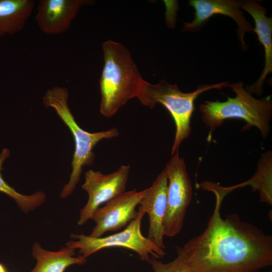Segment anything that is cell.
<instances>
[{
    "label": "cell",
    "instance_id": "cell-5",
    "mask_svg": "<svg viewBox=\"0 0 272 272\" xmlns=\"http://www.w3.org/2000/svg\"><path fill=\"white\" fill-rule=\"evenodd\" d=\"M228 82L202 85L195 91L183 93L176 85L161 80L156 84L144 80L137 98L145 106L151 108L161 104L169 111L175 124V134L171 154L179 148L191 132V118L194 111V101L203 92L211 89H221L229 86Z\"/></svg>",
    "mask_w": 272,
    "mask_h": 272
},
{
    "label": "cell",
    "instance_id": "cell-8",
    "mask_svg": "<svg viewBox=\"0 0 272 272\" xmlns=\"http://www.w3.org/2000/svg\"><path fill=\"white\" fill-rule=\"evenodd\" d=\"M130 165H121L111 173L90 169L85 173V181L82 187L88 194L86 205L81 210L78 224L82 226L92 219L94 213L102 204L125 192L129 177Z\"/></svg>",
    "mask_w": 272,
    "mask_h": 272
},
{
    "label": "cell",
    "instance_id": "cell-14",
    "mask_svg": "<svg viewBox=\"0 0 272 272\" xmlns=\"http://www.w3.org/2000/svg\"><path fill=\"white\" fill-rule=\"evenodd\" d=\"M75 249L66 246L58 251L42 248L38 243L33 246L32 255L36 260L35 267L30 272H64L73 264L82 265L87 260L80 255L75 257Z\"/></svg>",
    "mask_w": 272,
    "mask_h": 272
},
{
    "label": "cell",
    "instance_id": "cell-11",
    "mask_svg": "<svg viewBox=\"0 0 272 272\" xmlns=\"http://www.w3.org/2000/svg\"><path fill=\"white\" fill-rule=\"evenodd\" d=\"M168 179L165 168L158 175L152 185L147 188L139 206L149 216L147 238L160 248L164 250V221L167 207Z\"/></svg>",
    "mask_w": 272,
    "mask_h": 272
},
{
    "label": "cell",
    "instance_id": "cell-10",
    "mask_svg": "<svg viewBox=\"0 0 272 272\" xmlns=\"http://www.w3.org/2000/svg\"><path fill=\"white\" fill-rule=\"evenodd\" d=\"M243 2L233 0H190L189 5L194 9L193 20L186 22L183 27L185 31L200 30L209 19L215 15L228 16L238 26V35L242 46L246 47L244 41L246 33L253 31L251 24L246 20L241 7Z\"/></svg>",
    "mask_w": 272,
    "mask_h": 272
},
{
    "label": "cell",
    "instance_id": "cell-18",
    "mask_svg": "<svg viewBox=\"0 0 272 272\" xmlns=\"http://www.w3.org/2000/svg\"><path fill=\"white\" fill-rule=\"evenodd\" d=\"M0 272H8L6 266L2 263H0Z\"/></svg>",
    "mask_w": 272,
    "mask_h": 272
},
{
    "label": "cell",
    "instance_id": "cell-1",
    "mask_svg": "<svg viewBox=\"0 0 272 272\" xmlns=\"http://www.w3.org/2000/svg\"><path fill=\"white\" fill-rule=\"evenodd\" d=\"M213 213L200 235L177 246L190 272H259L272 264V237L232 214L225 219L218 194Z\"/></svg>",
    "mask_w": 272,
    "mask_h": 272
},
{
    "label": "cell",
    "instance_id": "cell-6",
    "mask_svg": "<svg viewBox=\"0 0 272 272\" xmlns=\"http://www.w3.org/2000/svg\"><path fill=\"white\" fill-rule=\"evenodd\" d=\"M145 214V210L139 206L137 217L121 232L104 237L71 234V238L77 240L69 241L66 245L75 249H78L79 253L85 258L101 249L113 247L131 250L146 261L149 259L150 255L157 259L163 258L166 254L164 250L144 237L141 232V222Z\"/></svg>",
    "mask_w": 272,
    "mask_h": 272
},
{
    "label": "cell",
    "instance_id": "cell-17",
    "mask_svg": "<svg viewBox=\"0 0 272 272\" xmlns=\"http://www.w3.org/2000/svg\"><path fill=\"white\" fill-rule=\"evenodd\" d=\"M147 262L152 266L154 272H190L185 263L178 255L167 263H163L154 257H150Z\"/></svg>",
    "mask_w": 272,
    "mask_h": 272
},
{
    "label": "cell",
    "instance_id": "cell-9",
    "mask_svg": "<svg viewBox=\"0 0 272 272\" xmlns=\"http://www.w3.org/2000/svg\"><path fill=\"white\" fill-rule=\"evenodd\" d=\"M147 188L138 191L134 189L125 191L99 208L93 214L92 219L96 223L91 233L93 237H100L108 231L121 229L138 215L136 207L139 205Z\"/></svg>",
    "mask_w": 272,
    "mask_h": 272
},
{
    "label": "cell",
    "instance_id": "cell-13",
    "mask_svg": "<svg viewBox=\"0 0 272 272\" xmlns=\"http://www.w3.org/2000/svg\"><path fill=\"white\" fill-rule=\"evenodd\" d=\"M241 9L246 11L253 18L258 41L264 50L265 63L263 70L258 80L246 88L249 93L259 95L262 92V85L268 74L272 72V19L265 15L266 9L255 1L243 2Z\"/></svg>",
    "mask_w": 272,
    "mask_h": 272
},
{
    "label": "cell",
    "instance_id": "cell-19",
    "mask_svg": "<svg viewBox=\"0 0 272 272\" xmlns=\"http://www.w3.org/2000/svg\"></svg>",
    "mask_w": 272,
    "mask_h": 272
},
{
    "label": "cell",
    "instance_id": "cell-4",
    "mask_svg": "<svg viewBox=\"0 0 272 272\" xmlns=\"http://www.w3.org/2000/svg\"><path fill=\"white\" fill-rule=\"evenodd\" d=\"M68 98L67 89L57 86L46 91L42 98L43 105L55 110L70 130L75 141L72 170L69 181L61 192L62 198L66 197L74 191L80 180L82 168L92 164L95 158L93 150L96 144L103 140L111 139L119 135L116 127L97 132H89L83 129L76 122L70 109Z\"/></svg>",
    "mask_w": 272,
    "mask_h": 272
},
{
    "label": "cell",
    "instance_id": "cell-12",
    "mask_svg": "<svg viewBox=\"0 0 272 272\" xmlns=\"http://www.w3.org/2000/svg\"><path fill=\"white\" fill-rule=\"evenodd\" d=\"M91 3L87 0H41L37 8L36 23L47 34L63 33L70 27L81 7Z\"/></svg>",
    "mask_w": 272,
    "mask_h": 272
},
{
    "label": "cell",
    "instance_id": "cell-3",
    "mask_svg": "<svg viewBox=\"0 0 272 272\" xmlns=\"http://www.w3.org/2000/svg\"><path fill=\"white\" fill-rule=\"evenodd\" d=\"M228 87L235 92V97H227L224 102L207 101L199 106L205 125L212 132L227 119H241L246 123L245 129L254 126L259 130L263 139H266L270 131L271 95L256 99L244 89L241 82L230 84Z\"/></svg>",
    "mask_w": 272,
    "mask_h": 272
},
{
    "label": "cell",
    "instance_id": "cell-7",
    "mask_svg": "<svg viewBox=\"0 0 272 272\" xmlns=\"http://www.w3.org/2000/svg\"><path fill=\"white\" fill-rule=\"evenodd\" d=\"M166 165L167 207L164 221V235L173 237L181 230L192 197V186L183 158L179 151Z\"/></svg>",
    "mask_w": 272,
    "mask_h": 272
},
{
    "label": "cell",
    "instance_id": "cell-16",
    "mask_svg": "<svg viewBox=\"0 0 272 272\" xmlns=\"http://www.w3.org/2000/svg\"><path fill=\"white\" fill-rule=\"evenodd\" d=\"M8 149L5 148L0 154V192L12 198L19 207L27 213L38 207L45 201L46 195L42 191H37L34 194L26 195L17 192L3 179L1 171L4 161L10 156Z\"/></svg>",
    "mask_w": 272,
    "mask_h": 272
},
{
    "label": "cell",
    "instance_id": "cell-15",
    "mask_svg": "<svg viewBox=\"0 0 272 272\" xmlns=\"http://www.w3.org/2000/svg\"><path fill=\"white\" fill-rule=\"evenodd\" d=\"M34 6L32 0H0V37L22 30Z\"/></svg>",
    "mask_w": 272,
    "mask_h": 272
},
{
    "label": "cell",
    "instance_id": "cell-2",
    "mask_svg": "<svg viewBox=\"0 0 272 272\" xmlns=\"http://www.w3.org/2000/svg\"><path fill=\"white\" fill-rule=\"evenodd\" d=\"M104 64L99 80L101 114L114 116L129 100L137 97L144 80L129 51L108 40L102 44Z\"/></svg>",
    "mask_w": 272,
    "mask_h": 272
}]
</instances>
